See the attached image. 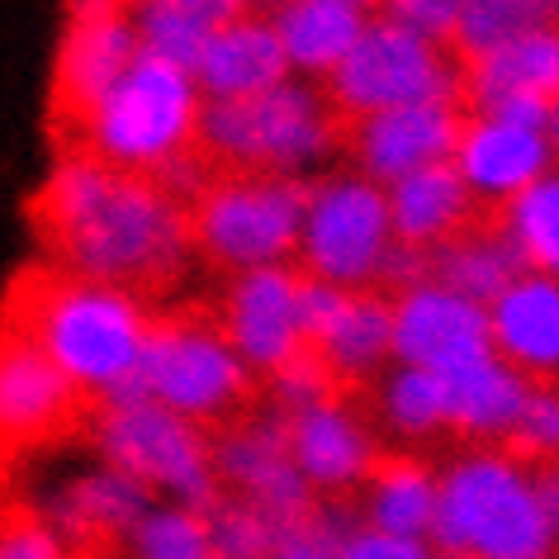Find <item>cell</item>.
<instances>
[{"mask_svg":"<svg viewBox=\"0 0 559 559\" xmlns=\"http://www.w3.org/2000/svg\"><path fill=\"white\" fill-rule=\"evenodd\" d=\"M352 5H360L366 15H374V10H380V0H352Z\"/></svg>","mask_w":559,"mask_h":559,"instance_id":"cell-43","label":"cell"},{"mask_svg":"<svg viewBox=\"0 0 559 559\" xmlns=\"http://www.w3.org/2000/svg\"><path fill=\"white\" fill-rule=\"evenodd\" d=\"M451 166L474 194V204L502 209L516 200L526 186H536L545 171H555V147L545 129H526V123H502L484 115H465Z\"/></svg>","mask_w":559,"mask_h":559,"instance_id":"cell-18","label":"cell"},{"mask_svg":"<svg viewBox=\"0 0 559 559\" xmlns=\"http://www.w3.org/2000/svg\"><path fill=\"white\" fill-rule=\"evenodd\" d=\"M285 445L313 493H356L374 465V441L346 399L313 403L285 417Z\"/></svg>","mask_w":559,"mask_h":559,"instance_id":"cell-19","label":"cell"},{"mask_svg":"<svg viewBox=\"0 0 559 559\" xmlns=\"http://www.w3.org/2000/svg\"><path fill=\"white\" fill-rule=\"evenodd\" d=\"M147 508H152V493L143 484H133L129 474L100 465L91 474H76V479L62 488L48 522L62 536V545L105 555V550H115V545H129L133 526L147 516Z\"/></svg>","mask_w":559,"mask_h":559,"instance_id":"cell-22","label":"cell"},{"mask_svg":"<svg viewBox=\"0 0 559 559\" xmlns=\"http://www.w3.org/2000/svg\"><path fill=\"white\" fill-rule=\"evenodd\" d=\"M323 95L342 119H366L380 115V109L431 105V100L465 105V62L451 48L399 29L394 20L370 15L356 48L323 81Z\"/></svg>","mask_w":559,"mask_h":559,"instance_id":"cell-9","label":"cell"},{"mask_svg":"<svg viewBox=\"0 0 559 559\" xmlns=\"http://www.w3.org/2000/svg\"><path fill=\"white\" fill-rule=\"evenodd\" d=\"M394 309V360L417 370L451 374L469 360L493 352L488 337V309L460 299L445 285H413L389 299Z\"/></svg>","mask_w":559,"mask_h":559,"instance_id":"cell-17","label":"cell"},{"mask_svg":"<svg viewBox=\"0 0 559 559\" xmlns=\"http://www.w3.org/2000/svg\"><path fill=\"white\" fill-rule=\"evenodd\" d=\"M242 15H257V0H138L133 29L147 52L190 72L204 38Z\"/></svg>","mask_w":559,"mask_h":559,"instance_id":"cell-29","label":"cell"},{"mask_svg":"<svg viewBox=\"0 0 559 559\" xmlns=\"http://www.w3.org/2000/svg\"><path fill=\"white\" fill-rule=\"evenodd\" d=\"M502 451L526 469L559 460V384H531V394L522 403V413H516Z\"/></svg>","mask_w":559,"mask_h":559,"instance_id":"cell-35","label":"cell"},{"mask_svg":"<svg viewBox=\"0 0 559 559\" xmlns=\"http://www.w3.org/2000/svg\"><path fill=\"white\" fill-rule=\"evenodd\" d=\"M200 115L204 95L194 76L143 48L72 133V152H86L115 171L157 176L166 162L200 143Z\"/></svg>","mask_w":559,"mask_h":559,"instance_id":"cell-4","label":"cell"},{"mask_svg":"<svg viewBox=\"0 0 559 559\" xmlns=\"http://www.w3.org/2000/svg\"><path fill=\"white\" fill-rule=\"evenodd\" d=\"M337 147L342 115L313 81H285L251 100L204 105L200 115V152L218 171L299 180L304 171L323 166Z\"/></svg>","mask_w":559,"mask_h":559,"instance_id":"cell-5","label":"cell"},{"mask_svg":"<svg viewBox=\"0 0 559 559\" xmlns=\"http://www.w3.org/2000/svg\"><path fill=\"white\" fill-rule=\"evenodd\" d=\"M366 24L370 15L352 0H280L271 10V29L285 48L289 72L313 76L318 86L342 67Z\"/></svg>","mask_w":559,"mask_h":559,"instance_id":"cell-25","label":"cell"},{"mask_svg":"<svg viewBox=\"0 0 559 559\" xmlns=\"http://www.w3.org/2000/svg\"><path fill=\"white\" fill-rule=\"evenodd\" d=\"M360 493V526L389 531V536L427 540L437 516V469L417 455H374Z\"/></svg>","mask_w":559,"mask_h":559,"instance_id":"cell-28","label":"cell"},{"mask_svg":"<svg viewBox=\"0 0 559 559\" xmlns=\"http://www.w3.org/2000/svg\"><path fill=\"white\" fill-rule=\"evenodd\" d=\"M441 380H445V431H455L465 441H508L516 413H522L531 394L526 374H516L493 352L441 374Z\"/></svg>","mask_w":559,"mask_h":559,"instance_id":"cell-26","label":"cell"},{"mask_svg":"<svg viewBox=\"0 0 559 559\" xmlns=\"http://www.w3.org/2000/svg\"><path fill=\"white\" fill-rule=\"evenodd\" d=\"M502 228L522 251L526 271L559 280V171H545L516 200L498 209Z\"/></svg>","mask_w":559,"mask_h":559,"instance_id":"cell-30","label":"cell"},{"mask_svg":"<svg viewBox=\"0 0 559 559\" xmlns=\"http://www.w3.org/2000/svg\"><path fill=\"white\" fill-rule=\"evenodd\" d=\"M138 384L152 403L204 427L209 437L257 413V374L237 360L218 323L200 313L152 318Z\"/></svg>","mask_w":559,"mask_h":559,"instance_id":"cell-6","label":"cell"},{"mask_svg":"<svg viewBox=\"0 0 559 559\" xmlns=\"http://www.w3.org/2000/svg\"><path fill=\"white\" fill-rule=\"evenodd\" d=\"M346 516H337L323 502H313L309 512L289 516L275 526V550L271 559H342V536H346Z\"/></svg>","mask_w":559,"mask_h":559,"instance_id":"cell-36","label":"cell"},{"mask_svg":"<svg viewBox=\"0 0 559 559\" xmlns=\"http://www.w3.org/2000/svg\"><path fill=\"white\" fill-rule=\"evenodd\" d=\"M342 559H431V550H427V540L389 536V531L352 522L342 536Z\"/></svg>","mask_w":559,"mask_h":559,"instance_id":"cell-39","label":"cell"},{"mask_svg":"<svg viewBox=\"0 0 559 559\" xmlns=\"http://www.w3.org/2000/svg\"><path fill=\"white\" fill-rule=\"evenodd\" d=\"M204 526H209V545H214L218 559H271L280 522H271L261 508H251L242 498L218 493L204 508Z\"/></svg>","mask_w":559,"mask_h":559,"instance_id":"cell-34","label":"cell"},{"mask_svg":"<svg viewBox=\"0 0 559 559\" xmlns=\"http://www.w3.org/2000/svg\"><path fill=\"white\" fill-rule=\"evenodd\" d=\"M394 247L389 204L374 180L356 171H337L309 186L299 223V271L342 289H374L380 265Z\"/></svg>","mask_w":559,"mask_h":559,"instance_id":"cell-10","label":"cell"},{"mask_svg":"<svg viewBox=\"0 0 559 559\" xmlns=\"http://www.w3.org/2000/svg\"><path fill=\"white\" fill-rule=\"evenodd\" d=\"M91 437H95V451L105 455V465L129 474L133 484H143L152 498L162 493L166 502L194 508V512H204L218 498L209 431L166 413L162 403L152 399L100 403L91 413Z\"/></svg>","mask_w":559,"mask_h":559,"instance_id":"cell-8","label":"cell"},{"mask_svg":"<svg viewBox=\"0 0 559 559\" xmlns=\"http://www.w3.org/2000/svg\"><path fill=\"white\" fill-rule=\"evenodd\" d=\"M531 479H536V493H540L545 522H550L555 540H559V460H550V465H536V469H531Z\"/></svg>","mask_w":559,"mask_h":559,"instance_id":"cell-40","label":"cell"},{"mask_svg":"<svg viewBox=\"0 0 559 559\" xmlns=\"http://www.w3.org/2000/svg\"><path fill=\"white\" fill-rule=\"evenodd\" d=\"M380 413L403 441H427L445 431V380L437 370L399 366L380 384Z\"/></svg>","mask_w":559,"mask_h":559,"instance_id":"cell-31","label":"cell"},{"mask_svg":"<svg viewBox=\"0 0 559 559\" xmlns=\"http://www.w3.org/2000/svg\"><path fill=\"white\" fill-rule=\"evenodd\" d=\"M488 337H493V356H502L531 384L559 380V280L536 271L516 275L488 304Z\"/></svg>","mask_w":559,"mask_h":559,"instance_id":"cell-21","label":"cell"},{"mask_svg":"<svg viewBox=\"0 0 559 559\" xmlns=\"http://www.w3.org/2000/svg\"><path fill=\"white\" fill-rule=\"evenodd\" d=\"M536 24H545V20H536L531 10L516 5V0H465L451 52L469 67V62L488 58V52H498L502 44H512V38H522L526 29H536Z\"/></svg>","mask_w":559,"mask_h":559,"instance_id":"cell-33","label":"cell"},{"mask_svg":"<svg viewBox=\"0 0 559 559\" xmlns=\"http://www.w3.org/2000/svg\"><path fill=\"white\" fill-rule=\"evenodd\" d=\"M384 204H389L394 242H408L423 251L451 242L460 228H469L484 214V204H474V194L465 190V180H460L451 162L423 166V171L384 186Z\"/></svg>","mask_w":559,"mask_h":559,"instance_id":"cell-23","label":"cell"},{"mask_svg":"<svg viewBox=\"0 0 559 559\" xmlns=\"http://www.w3.org/2000/svg\"><path fill=\"white\" fill-rule=\"evenodd\" d=\"M299 265H261L233 275L218 304V332L251 374H275L289 356L304 352L299 328Z\"/></svg>","mask_w":559,"mask_h":559,"instance_id":"cell-15","label":"cell"},{"mask_svg":"<svg viewBox=\"0 0 559 559\" xmlns=\"http://www.w3.org/2000/svg\"><path fill=\"white\" fill-rule=\"evenodd\" d=\"M138 52L143 44H138L129 0H72V24L58 48V76H52V109L62 123H72V133L129 72Z\"/></svg>","mask_w":559,"mask_h":559,"instance_id":"cell-12","label":"cell"},{"mask_svg":"<svg viewBox=\"0 0 559 559\" xmlns=\"http://www.w3.org/2000/svg\"><path fill=\"white\" fill-rule=\"evenodd\" d=\"M545 138H550V147H555V157H559V95L550 100V109H545Z\"/></svg>","mask_w":559,"mask_h":559,"instance_id":"cell-42","label":"cell"},{"mask_svg":"<svg viewBox=\"0 0 559 559\" xmlns=\"http://www.w3.org/2000/svg\"><path fill=\"white\" fill-rule=\"evenodd\" d=\"M0 323L24 332L95 408L138 380L152 318L123 289L48 265V271H29L10 289Z\"/></svg>","mask_w":559,"mask_h":559,"instance_id":"cell-2","label":"cell"},{"mask_svg":"<svg viewBox=\"0 0 559 559\" xmlns=\"http://www.w3.org/2000/svg\"><path fill=\"white\" fill-rule=\"evenodd\" d=\"M214 474L218 493H233L261 508L271 522H289V516L309 512L318 493L304 484V474L289 460L285 445V417L280 413H247L242 423L214 431Z\"/></svg>","mask_w":559,"mask_h":559,"instance_id":"cell-14","label":"cell"},{"mask_svg":"<svg viewBox=\"0 0 559 559\" xmlns=\"http://www.w3.org/2000/svg\"><path fill=\"white\" fill-rule=\"evenodd\" d=\"M129 5H138V0H129Z\"/></svg>","mask_w":559,"mask_h":559,"instance_id":"cell-45","label":"cell"},{"mask_svg":"<svg viewBox=\"0 0 559 559\" xmlns=\"http://www.w3.org/2000/svg\"><path fill=\"white\" fill-rule=\"evenodd\" d=\"M309 346L342 380V389L356 380H370L394 356V309H389V295H380V289H346L342 309L332 313V323Z\"/></svg>","mask_w":559,"mask_h":559,"instance_id":"cell-27","label":"cell"},{"mask_svg":"<svg viewBox=\"0 0 559 559\" xmlns=\"http://www.w3.org/2000/svg\"><path fill=\"white\" fill-rule=\"evenodd\" d=\"M516 5L531 10V15L545 20V24H550V15H559V0H516Z\"/></svg>","mask_w":559,"mask_h":559,"instance_id":"cell-41","label":"cell"},{"mask_svg":"<svg viewBox=\"0 0 559 559\" xmlns=\"http://www.w3.org/2000/svg\"><path fill=\"white\" fill-rule=\"evenodd\" d=\"M559 95V24H536L522 38L465 67V115L545 129Z\"/></svg>","mask_w":559,"mask_h":559,"instance_id":"cell-16","label":"cell"},{"mask_svg":"<svg viewBox=\"0 0 559 559\" xmlns=\"http://www.w3.org/2000/svg\"><path fill=\"white\" fill-rule=\"evenodd\" d=\"M304 200H309L304 180L218 171L186 204L190 247L233 275L285 265V257H295L299 247Z\"/></svg>","mask_w":559,"mask_h":559,"instance_id":"cell-7","label":"cell"},{"mask_svg":"<svg viewBox=\"0 0 559 559\" xmlns=\"http://www.w3.org/2000/svg\"><path fill=\"white\" fill-rule=\"evenodd\" d=\"M38 237L58 271L143 299L180 280L190 261V223L152 176L67 152L38 194Z\"/></svg>","mask_w":559,"mask_h":559,"instance_id":"cell-1","label":"cell"},{"mask_svg":"<svg viewBox=\"0 0 559 559\" xmlns=\"http://www.w3.org/2000/svg\"><path fill=\"white\" fill-rule=\"evenodd\" d=\"M123 550L129 559H218L209 545L204 512L176 508V502H152Z\"/></svg>","mask_w":559,"mask_h":559,"instance_id":"cell-32","label":"cell"},{"mask_svg":"<svg viewBox=\"0 0 559 559\" xmlns=\"http://www.w3.org/2000/svg\"><path fill=\"white\" fill-rule=\"evenodd\" d=\"M460 129H465V105L455 100L403 105L366 119H342V147L356 162V176L384 190L403 176L423 171V166L451 162Z\"/></svg>","mask_w":559,"mask_h":559,"instance_id":"cell-13","label":"cell"},{"mask_svg":"<svg viewBox=\"0 0 559 559\" xmlns=\"http://www.w3.org/2000/svg\"><path fill=\"white\" fill-rule=\"evenodd\" d=\"M431 559H460V555H431Z\"/></svg>","mask_w":559,"mask_h":559,"instance_id":"cell-44","label":"cell"},{"mask_svg":"<svg viewBox=\"0 0 559 559\" xmlns=\"http://www.w3.org/2000/svg\"><path fill=\"white\" fill-rule=\"evenodd\" d=\"M460 10H465V0H380V10H374V15L394 20L399 29L427 38V44L451 48Z\"/></svg>","mask_w":559,"mask_h":559,"instance_id":"cell-38","label":"cell"},{"mask_svg":"<svg viewBox=\"0 0 559 559\" xmlns=\"http://www.w3.org/2000/svg\"><path fill=\"white\" fill-rule=\"evenodd\" d=\"M555 545L536 479L508 451H469L437 474V516L427 531L431 555L550 559Z\"/></svg>","mask_w":559,"mask_h":559,"instance_id":"cell-3","label":"cell"},{"mask_svg":"<svg viewBox=\"0 0 559 559\" xmlns=\"http://www.w3.org/2000/svg\"><path fill=\"white\" fill-rule=\"evenodd\" d=\"M86 408L91 403L76 394L72 380L24 332L0 323V474L20 455L72 437L81 423H91Z\"/></svg>","mask_w":559,"mask_h":559,"instance_id":"cell-11","label":"cell"},{"mask_svg":"<svg viewBox=\"0 0 559 559\" xmlns=\"http://www.w3.org/2000/svg\"><path fill=\"white\" fill-rule=\"evenodd\" d=\"M0 559H67V545L48 516L0 502Z\"/></svg>","mask_w":559,"mask_h":559,"instance_id":"cell-37","label":"cell"},{"mask_svg":"<svg viewBox=\"0 0 559 559\" xmlns=\"http://www.w3.org/2000/svg\"><path fill=\"white\" fill-rule=\"evenodd\" d=\"M190 76L200 86L204 105H228V100H251V95L285 86L289 62H285V48H280L271 20L242 15L204 38Z\"/></svg>","mask_w":559,"mask_h":559,"instance_id":"cell-20","label":"cell"},{"mask_svg":"<svg viewBox=\"0 0 559 559\" xmlns=\"http://www.w3.org/2000/svg\"><path fill=\"white\" fill-rule=\"evenodd\" d=\"M427 265H431V285L455 289L460 299L479 304V309H488L516 275H526L522 251H516V242L508 237L498 214L488 218V209L469 223V228H460L451 242L431 247Z\"/></svg>","mask_w":559,"mask_h":559,"instance_id":"cell-24","label":"cell"}]
</instances>
